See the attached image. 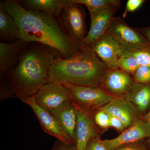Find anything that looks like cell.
Masks as SVG:
<instances>
[{
	"label": "cell",
	"instance_id": "cell-1",
	"mask_svg": "<svg viewBox=\"0 0 150 150\" xmlns=\"http://www.w3.org/2000/svg\"><path fill=\"white\" fill-rule=\"evenodd\" d=\"M4 9L16 21L20 40L40 43L59 51L67 59L81 49L66 34L59 19L41 11H29L18 1L2 2Z\"/></svg>",
	"mask_w": 150,
	"mask_h": 150
},
{
	"label": "cell",
	"instance_id": "cell-2",
	"mask_svg": "<svg viewBox=\"0 0 150 150\" xmlns=\"http://www.w3.org/2000/svg\"><path fill=\"white\" fill-rule=\"evenodd\" d=\"M59 51L41 44L25 48L18 64L8 72L10 86L22 101L33 97L43 86L49 83L50 68Z\"/></svg>",
	"mask_w": 150,
	"mask_h": 150
},
{
	"label": "cell",
	"instance_id": "cell-3",
	"mask_svg": "<svg viewBox=\"0 0 150 150\" xmlns=\"http://www.w3.org/2000/svg\"><path fill=\"white\" fill-rule=\"evenodd\" d=\"M81 48L67 59L56 57L49 71V82L101 88L109 68L92 49Z\"/></svg>",
	"mask_w": 150,
	"mask_h": 150
},
{
	"label": "cell",
	"instance_id": "cell-4",
	"mask_svg": "<svg viewBox=\"0 0 150 150\" xmlns=\"http://www.w3.org/2000/svg\"><path fill=\"white\" fill-rule=\"evenodd\" d=\"M62 84L69 88L70 98L75 106L91 113L118 97L101 88Z\"/></svg>",
	"mask_w": 150,
	"mask_h": 150
},
{
	"label": "cell",
	"instance_id": "cell-5",
	"mask_svg": "<svg viewBox=\"0 0 150 150\" xmlns=\"http://www.w3.org/2000/svg\"><path fill=\"white\" fill-rule=\"evenodd\" d=\"M81 5L69 0L58 18L66 34L80 45L86 36V13Z\"/></svg>",
	"mask_w": 150,
	"mask_h": 150
},
{
	"label": "cell",
	"instance_id": "cell-6",
	"mask_svg": "<svg viewBox=\"0 0 150 150\" xmlns=\"http://www.w3.org/2000/svg\"><path fill=\"white\" fill-rule=\"evenodd\" d=\"M107 33L112 35L125 53H130L150 44L137 29L130 27L119 17H114Z\"/></svg>",
	"mask_w": 150,
	"mask_h": 150
},
{
	"label": "cell",
	"instance_id": "cell-7",
	"mask_svg": "<svg viewBox=\"0 0 150 150\" xmlns=\"http://www.w3.org/2000/svg\"><path fill=\"white\" fill-rule=\"evenodd\" d=\"M121 5L111 6L98 12L90 14L91 20L90 28L81 43V47L93 50L96 41L107 32L114 15Z\"/></svg>",
	"mask_w": 150,
	"mask_h": 150
},
{
	"label": "cell",
	"instance_id": "cell-8",
	"mask_svg": "<svg viewBox=\"0 0 150 150\" xmlns=\"http://www.w3.org/2000/svg\"><path fill=\"white\" fill-rule=\"evenodd\" d=\"M23 102L32 108L40 122L41 128L46 133L66 144H75L54 115L49 110L36 104L33 97L28 98Z\"/></svg>",
	"mask_w": 150,
	"mask_h": 150
},
{
	"label": "cell",
	"instance_id": "cell-9",
	"mask_svg": "<svg viewBox=\"0 0 150 150\" xmlns=\"http://www.w3.org/2000/svg\"><path fill=\"white\" fill-rule=\"evenodd\" d=\"M36 104L48 110L55 109L71 100L69 88L62 84L49 82L33 97Z\"/></svg>",
	"mask_w": 150,
	"mask_h": 150
},
{
	"label": "cell",
	"instance_id": "cell-10",
	"mask_svg": "<svg viewBox=\"0 0 150 150\" xmlns=\"http://www.w3.org/2000/svg\"><path fill=\"white\" fill-rule=\"evenodd\" d=\"M93 50L109 69H120L119 60L124 52L112 35L106 33L96 41Z\"/></svg>",
	"mask_w": 150,
	"mask_h": 150
},
{
	"label": "cell",
	"instance_id": "cell-11",
	"mask_svg": "<svg viewBox=\"0 0 150 150\" xmlns=\"http://www.w3.org/2000/svg\"><path fill=\"white\" fill-rule=\"evenodd\" d=\"M136 83L129 74L121 69L108 71L101 88L115 96L125 98Z\"/></svg>",
	"mask_w": 150,
	"mask_h": 150
},
{
	"label": "cell",
	"instance_id": "cell-12",
	"mask_svg": "<svg viewBox=\"0 0 150 150\" xmlns=\"http://www.w3.org/2000/svg\"><path fill=\"white\" fill-rule=\"evenodd\" d=\"M76 107L77 119L75 131V144L78 150H86L91 139L98 136L95 123L92 113Z\"/></svg>",
	"mask_w": 150,
	"mask_h": 150
},
{
	"label": "cell",
	"instance_id": "cell-13",
	"mask_svg": "<svg viewBox=\"0 0 150 150\" xmlns=\"http://www.w3.org/2000/svg\"><path fill=\"white\" fill-rule=\"evenodd\" d=\"M150 137V129L144 120H139L123 131L118 137L110 140H103L109 150H114L123 145L134 143Z\"/></svg>",
	"mask_w": 150,
	"mask_h": 150
},
{
	"label": "cell",
	"instance_id": "cell-14",
	"mask_svg": "<svg viewBox=\"0 0 150 150\" xmlns=\"http://www.w3.org/2000/svg\"><path fill=\"white\" fill-rule=\"evenodd\" d=\"M99 109L119 118L126 128L130 127L139 120L136 108L125 98L118 97Z\"/></svg>",
	"mask_w": 150,
	"mask_h": 150
},
{
	"label": "cell",
	"instance_id": "cell-15",
	"mask_svg": "<svg viewBox=\"0 0 150 150\" xmlns=\"http://www.w3.org/2000/svg\"><path fill=\"white\" fill-rule=\"evenodd\" d=\"M19 40L11 43H0V72L1 76L13 68L28 44Z\"/></svg>",
	"mask_w": 150,
	"mask_h": 150
},
{
	"label": "cell",
	"instance_id": "cell-16",
	"mask_svg": "<svg viewBox=\"0 0 150 150\" xmlns=\"http://www.w3.org/2000/svg\"><path fill=\"white\" fill-rule=\"evenodd\" d=\"M75 142V131L76 124V108L71 100L63 103L59 107L48 110Z\"/></svg>",
	"mask_w": 150,
	"mask_h": 150
},
{
	"label": "cell",
	"instance_id": "cell-17",
	"mask_svg": "<svg viewBox=\"0 0 150 150\" xmlns=\"http://www.w3.org/2000/svg\"><path fill=\"white\" fill-rule=\"evenodd\" d=\"M69 0H25L20 2L29 11H41L58 18Z\"/></svg>",
	"mask_w": 150,
	"mask_h": 150
},
{
	"label": "cell",
	"instance_id": "cell-18",
	"mask_svg": "<svg viewBox=\"0 0 150 150\" xmlns=\"http://www.w3.org/2000/svg\"><path fill=\"white\" fill-rule=\"evenodd\" d=\"M0 37L6 40H20L19 28L16 21L5 11L2 2L0 3Z\"/></svg>",
	"mask_w": 150,
	"mask_h": 150
},
{
	"label": "cell",
	"instance_id": "cell-19",
	"mask_svg": "<svg viewBox=\"0 0 150 150\" xmlns=\"http://www.w3.org/2000/svg\"><path fill=\"white\" fill-rule=\"evenodd\" d=\"M125 98L133 103L138 110L144 111L150 103V84H142L136 83Z\"/></svg>",
	"mask_w": 150,
	"mask_h": 150
},
{
	"label": "cell",
	"instance_id": "cell-20",
	"mask_svg": "<svg viewBox=\"0 0 150 150\" xmlns=\"http://www.w3.org/2000/svg\"><path fill=\"white\" fill-rule=\"evenodd\" d=\"M73 2L84 5L87 8L90 14L98 12L111 6L121 4L118 0H72Z\"/></svg>",
	"mask_w": 150,
	"mask_h": 150
},
{
	"label": "cell",
	"instance_id": "cell-21",
	"mask_svg": "<svg viewBox=\"0 0 150 150\" xmlns=\"http://www.w3.org/2000/svg\"><path fill=\"white\" fill-rule=\"evenodd\" d=\"M119 66L120 69L124 72L133 75L140 66L134 57L125 53L119 59Z\"/></svg>",
	"mask_w": 150,
	"mask_h": 150
},
{
	"label": "cell",
	"instance_id": "cell-22",
	"mask_svg": "<svg viewBox=\"0 0 150 150\" xmlns=\"http://www.w3.org/2000/svg\"><path fill=\"white\" fill-rule=\"evenodd\" d=\"M127 54L137 59L140 66H150V44Z\"/></svg>",
	"mask_w": 150,
	"mask_h": 150
},
{
	"label": "cell",
	"instance_id": "cell-23",
	"mask_svg": "<svg viewBox=\"0 0 150 150\" xmlns=\"http://www.w3.org/2000/svg\"><path fill=\"white\" fill-rule=\"evenodd\" d=\"M133 76V79L137 83L142 84H150V66H140Z\"/></svg>",
	"mask_w": 150,
	"mask_h": 150
},
{
	"label": "cell",
	"instance_id": "cell-24",
	"mask_svg": "<svg viewBox=\"0 0 150 150\" xmlns=\"http://www.w3.org/2000/svg\"><path fill=\"white\" fill-rule=\"evenodd\" d=\"M95 123L103 129H107L110 126V115L105 110L98 109L93 118Z\"/></svg>",
	"mask_w": 150,
	"mask_h": 150
},
{
	"label": "cell",
	"instance_id": "cell-25",
	"mask_svg": "<svg viewBox=\"0 0 150 150\" xmlns=\"http://www.w3.org/2000/svg\"><path fill=\"white\" fill-rule=\"evenodd\" d=\"M86 150H109L103 141L98 136L93 137L90 140L87 145Z\"/></svg>",
	"mask_w": 150,
	"mask_h": 150
},
{
	"label": "cell",
	"instance_id": "cell-26",
	"mask_svg": "<svg viewBox=\"0 0 150 150\" xmlns=\"http://www.w3.org/2000/svg\"><path fill=\"white\" fill-rule=\"evenodd\" d=\"M145 2L144 0H128L123 14V17L126 18L129 13L133 12L136 11Z\"/></svg>",
	"mask_w": 150,
	"mask_h": 150
},
{
	"label": "cell",
	"instance_id": "cell-27",
	"mask_svg": "<svg viewBox=\"0 0 150 150\" xmlns=\"http://www.w3.org/2000/svg\"><path fill=\"white\" fill-rule=\"evenodd\" d=\"M51 150H78L76 144H67L61 142L56 141Z\"/></svg>",
	"mask_w": 150,
	"mask_h": 150
},
{
	"label": "cell",
	"instance_id": "cell-28",
	"mask_svg": "<svg viewBox=\"0 0 150 150\" xmlns=\"http://www.w3.org/2000/svg\"><path fill=\"white\" fill-rule=\"evenodd\" d=\"M110 115V126L119 131H122L126 128L123 122L119 118L114 115Z\"/></svg>",
	"mask_w": 150,
	"mask_h": 150
},
{
	"label": "cell",
	"instance_id": "cell-29",
	"mask_svg": "<svg viewBox=\"0 0 150 150\" xmlns=\"http://www.w3.org/2000/svg\"><path fill=\"white\" fill-rule=\"evenodd\" d=\"M150 44V26L137 28Z\"/></svg>",
	"mask_w": 150,
	"mask_h": 150
},
{
	"label": "cell",
	"instance_id": "cell-30",
	"mask_svg": "<svg viewBox=\"0 0 150 150\" xmlns=\"http://www.w3.org/2000/svg\"><path fill=\"white\" fill-rule=\"evenodd\" d=\"M116 150H142L139 148L134 147H125L121 148Z\"/></svg>",
	"mask_w": 150,
	"mask_h": 150
},
{
	"label": "cell",
	"instance_id": "cell-31",
	"mask_svg": "<svg viewBox=\"0 0 150 150\" xmlns=\"http://www.w3.org/2000/svg\"><path fill=\"white\" fill-rule=\"evenodd\" d=\"M144 120H145L148 123V124H149L150 129V110L147 114V115L145 116Z\"/></svg>",
	"mask_w": 150,
	"mask_h": 150
}]
</instances>
